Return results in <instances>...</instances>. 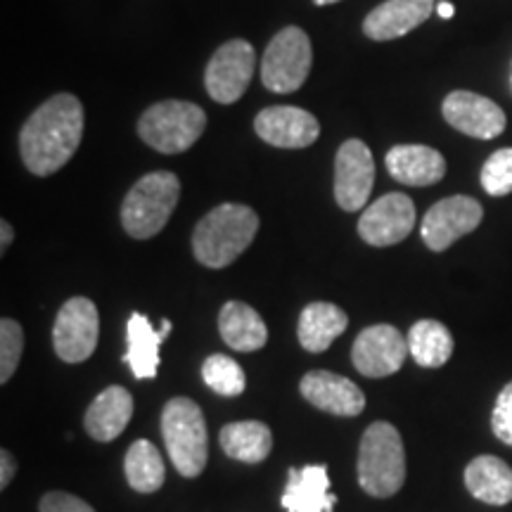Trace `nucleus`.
<instances>
[{"mask_svg": "<svg viewBox=\"0 0 512 512\" xmlns=\"http://www.w3.org/2000/svg\"><path fill=\"white\" fill-rule=\"evenodd\" d=\"M484 219V209L475 197L453 195L439 200L425 214L420 235L432 252H444L453 242L477 230Z\"/></svg>", "mask_w": 512, "mask_h": 512, "instance_id": "9d476101", "label": "nucleus"}, {"mask_svg": "<svg viewBox=\"0 0 512 512\" xmlns=\"http://www.w3.org/2000/svg\"><path fill=\"white\" fill-rule=\"evenodd\" d=\"M299 392L311 406L342 418H354L366 408V394L361 392V387L330 370L306 373L299 382Z\"/></svg>", "mask_w": 512, "mask_h": 512, "instance_id": "dca6fc26", "label": "nucleus"}, {"mask_svg": "<svg viewBox=\"0 0 512 512\" xmlns=\"http://www.w3.org/2000/svg\"><path fill=\"white\" fill-rule=\"evenodd\" d=\"M415 228V204L403 192H389L375 200L358 219V235L373 247H392Z\"/></svg>", "mask_w": 512, "mask_h": 512, "instance_id": "f8f14e48", "label": "nucleus"}, {"mask_svg": "<svg viewBox=\"0 0 512 512\" xmlns=\"http://www.w3.org/2000/svg\"><path fill=\"white\" fill-rule=\"evenodd\" d=\"M394 181L413 188H427L446 176V159L427 145H396L384 157Z\"/></svg>", "mask_w": 512, "mask_h": 512, "instance_id": "6ab92c4d", "label": "nucleus"}, {"mask_svg": "<svg viewBox=\"0 0 512 512\" xmlns=\"http://www.w3.org/2000/svg\"><path fill=\"white\" fill-rule=\"evenodd\" d=\"M434 0H384L363 19V34L373 41H396L430 19Z\"/></svg>", "mask_w": 512, "mask_h": 512, "instance_id": "f3484780", "label": "nucleus"}, {"mask_svg": "<svg viewBox=\"0 0 512 512\" xmlns=\"http://www.w3.org/2000/svg\"><path fill=\"white\" fill-rule=\"evenodd\" d=\"M202 380L211 392L219 396H240L247 387L245 370H242L240 363L223 354H214L204 361Z\"/></svg>", "mask_w": 512, "mask_h": 512, "instance_id": "cd10ccee", "label": "nucleus"}, {"mask_svg": "<svg viewBox=\"0 0 512 512\" xmlns=\"http://www.w3.org/2000/svg\"><path fill=\"white\" fill-rule=\"evenodd\" d=\"M406 482V451L389 422H373L358 448V484L375 498H392Z\"/></svg>", "mask_w": 512, "mask_h": 512, "instance_id": "7ed1b4c3", "label": "nucleus"}, {"mask_svg": "<svg viewBox=\"0 0 512 512\" xmlns=\"http://www.w3.org/2000/svg\"><path fill=\"white\" fill-rule=\"evenodd\" d=\"M313 50L304 29L285 27L268 43L261 60V83L271 93H294L304 86L311 74Z\"/></svg>", "mask_w": 512, "mask_h": 512, "instance_id": "0eeeda50", "label": "nucleus"}, {"mask_svg": "<svg viewBox=\"0 0 512 512\" xmlns=\"http://www.w3.org/2000/svg\"><path fill=\"white\" fill-rule=\"evenodd\" d=\"M259 233V216L247 204H219L197 223L192 233V254L207 268L233 264Z\"/></svg>", "mask_w": 512, "mask_h": 512, "instance_id": "f03ea898", "label": "nucleus"}, {"mask_svg": "<svg viewBox=\"0 0 512 512\" xmlns=\"http://www.w3.org/2000/svg\"><path fill=\"white\" fill-rule=\"evenodd\" d=\"M316 5H332V3H339V0H313Z\"/></svg>", "mask_w": 512, "mask_h": 512, "instance_id": "c9c22d12", "label": "nucleus"}, {"mask_svg": "<svg viewBox=\"0 0 512 512\" xmlns=\"http://www.w3.org/2000/svg\"><path fill=\"white\" fill-rule=\"evenodd\" d=\"M465 486L486 505L512 501V467L496 456H477L465 467Z\"/></svg>", "mask_w": 512, "mask_h": 512, "instance_id": "b1692460", "label": "nucleus"}, {"mask_svg": "<svg viewBox=\"0 0 512 512\" xmlns=\"http://www.w3.org/2000/svg\"><path fill=\"white\" fill-rule=\"evenodd\" d=\"M41 512H95L91 505L64 491H50L41 498Z\"/></svg>", "mask_w": 512, "mask_h": 512, "instance_id": "2f4dec72", "label": "nucleus"}, {"mask_svg": "<svg viewBox=\"0 0 512 512\" xmlns=\"http://www.w3.org/2000/svg\"><path fill=\"white\" fill-rule=\"evenodd\" d=\"M482 188L491 197H505L512 192V147H501L482 166Z\"/></svg>", "mask_w": 512, "mask_h": 512, "instance_id": "c85d7f7f", "label": "nucleus"}, {"mask_svg": "<svg viewBox=\"0 0 512 512\" xmlns=\"http://www.w3.org/2000/svg\"><path fill=\"white\" fill-rule=\"evenodd\" d=\"M254 131L264 143L283 150H302L318 140L320 124L311 112L302 107L278 105L266 107L256 114Z\"/></svg>", "mask_w": 512, "mask_h": 512, "instance_id": "2eb2a0df", "label": "nucleus"}, {"mask_svg": "<svg viewBox=\"0 0 512 512\" xmlns=\"http://www.w3.org/2000/svg\"><path fill=\"white\" fill-rule=\"evenodd\" d=\"M124 470L128 486L138 491V494H155V491L162 489L166 479L162 453L147 439L133 441L131 448L126 451Z\"/></svg>", "mask_w": 512, "mask_h": 512, "instance_id": "bb28decb", "label": "nucleus"}, {"mask_svg": "<svg viewBox=\"0 0 512 512\" xmlns=\"http://www.w3.org/2000/svg\"><path fill=\"white\" fill-rule=\"evenodd\" d=\"M12 238H15V233H12V226L8 221H0V252H5V249L10 247Z\"/></svg>", "mask_w": 512, "mask_h": 512, "instance_id": "72a5a7b5", "label": "nucleus"}, {"mask_svg": "<svg viewBox=\"0 0 512 512\" xmlns=\"http://www.w3.org/2000/svg\"><path fill=\"white\" fill-rule=\"evenodd\" d=\"M437 15H439L441 19H451L453 15H456V8H453L451 3H446V0H444V3L437 5Z\"/></svg>", "mask_w": 512, "mask_h": 512, "instance_id": "f704fd0d", "label": "nucleus"}, {"mask_svg": "<svg viewBox=\"0 0 512 512\" xmlns=\"http://www.w3.org/2000/svg\"><path fill=\"white\" fill-rule=\"evenodd\" d=\"M207 128V114L200 105L185 100H164L147 107L138 121V136L162 155L190 150Z\"/></svg>", "mask_w": 512, "mask_h": 512, "instance_id": "423d86ee", "label": "nucleus"}, {"mask_svg": "<svg viewBox=\"0 0 512 512\" xmlns=\"http://www.w3.org/2000/svg\"><path fill=\"white\" fill-rule=\"evenodd\" d=\"M287 512H332L337 498L330 494V475L325 465L292 467L280 498Z\"/></svg>", "mask_w": 512, "mask_h": 512, "instance_id": "a211bd4d", "label": "nucleus"}, {"mask_svg": "<svg viewBox=\"0 0 512 512\" xmlns=\"http://www.w3.org/2000/svg\"><path fill=\"white\" fill-rule=\"evenodd\" d=\"M17 472V463L10 451H0V489H8Z\"/></svg>", "mask_w": 512, "mask_h": 512, "instance_id": "473e14b6", "label": "nucleus"}, {"mask_svg": "<svg viewBox=\"0 0 512 512\" xmlns=\"http://www.w3.org/2000/svg\"><path fill=\"white\" fill-rule=\"evenodd\" d=\"M162 434L171 463L183 477H197L207 467L209 437L202 408L192 399L176 396L162 411Z\"/></svg>", "mask_w": 512, "mask_h": 512, "instance_id": "39448f33", "label": "nucleus"}, {"mask_svg": "<svg viewBox=\"0 0 512 512\" xmlns=\"http://www.w3.org/2000/svg\"><path fill=\"white\" fill-rule=\"evenodd\" d=\"M100 339V313L91 299L72 297L57 311L53 325L55 354L64 363H81L93 356Z\"/></svg>", "mask_w": 512, "mask_h": 512, "instance_id": "6e6552de", "label": "nucleus"}, {"mask_svg": "<svg viewBox=\"0 0 512 512\" xmlns=\"http://www.w3.org/2000/svg\"><path fill=\"white\" fill-rule=\"evenodd\" d=\"M178 197H181V181L171 171H152L128 190L121 204V223L131 238L147 240L162 233L174 214Z\"/></svg>", "mask_w": 512, "mask_h": 512, "instance_id": "20e7f679", "label": "nucleus"}, {"mask_svg": "<svg viewBox=\"0 0 512 512\" xmlns=\"http://www.w3.org/2000/svg\"><path fill=\"white\" fill-rule=\"evenodd\" d=\"M24 330L17 320H0V382H8L22 361Z\"/></svg>", "mask_w": 512, "mask_h": 512, "instance_id": "c756f323", "label": "nucleus"}, {"mask_svg": "<svg viewBox=\"0 0 512 512\" xmlns=\"http://www.w3.org/2000/svg\"><path fill=\"white\" fill-rule=\"evenodd\" d=\"M219 332L230 349L242 351V354L264 349L268 342L264 318L245 302L223 304L219 313Z\"/></svg>", "mask_w": 512, "mask_h": 512, "instance_id": "5701e85b", "label": "nucleus"}, {"mask_svg": "<svg viewBox=\"0 0 512 512\" xmlns=\"http://www.w3.org/2000/svg\"><path fill=\"white\" fill-rule=\"evenodd\" d=\"M83 138V105L72 93H57L43 102L19 133L22 162L34 176H53Z\"/></svg>", "mask_w": 512, "mask_h": 512, "instance_id": "f257e3e1", "label": "nucleus"}, {"mask_svg": "<svg viewBox=\"0 0 512 512\" xmlns=\"http://www.w3.org/2000/svg\"><path fill=\"white\" fill-rule=\"evenodd\" d=\"M256 53L252 43L245 38H233L211 55L204 69V86L211 100L221 105H233L238 102L252 83Z\"/></svg>", "mask_w": 512, "mask_h": 512, "instance_id": "1a4fd4ad", "label": "nucleus"}, {"mask_svg": "<svg viewBox=\"0 0 512 512\" xmlns=\"http://www.w3.org/2000/svg\"><path fill=\"white\" fill-rule=\"evenodd\" d=\"M441 112L456 131L479 140H494L508 126L505 112L494 100L470 91L448 93L444 105H441Z\"/></svg>", "mask_w": 512, "mask_h": 512, "instance_id": "4468645a", "label": "nucleus"}, {"mask_svg": "<svg viewBox=\"0 0 512 512\" xmlns=\"http://www.w3.org/2000/svg\"><path fill=\"white\" fill-rule=\"evenodd\" d=\"M349 316L339 309L337 304L330 302H313L304 306V311L299 313L297 323V335L299 344L311 354H323L325 349H330V344L347 330Z\"/></svg>", "mask_w": 512, "mask_h": 512, "instance_id": "4be33fe9", "label": "nucleus"}, {"mask_svg": "<svg viewBox=\"0 0 512 512\" xmlns=\"http://www.w3.org/2000/svg\"><path fill=\"white\" fill-rule=\"evenodd\" d=\"M171 332V320H162V328H152L145 313H131L126 325L128 349L124 361L136 380H152L159 368V349Z\"/></svg>", "mask_w": 512, "mask_h": 512, "instance_id": "aec40b11", "label": "nucleus"}, {"mask_svg": "<svg viewBox=\"0 0 512 512\" xmlns=\"http://www.w3.org/2000/svg\"><path fill=\"white\" fill-rule=\"evenodd\" d=\"M375 183V159L363 140L351 138L339 145L335 157V200L344 211L363 209Z\"/></svg>", "mask_w": 512, "mask_h": 512, "instance_id": "9b49d317", "label": "nucleus"}, {"mask_svg": "<svg viewBox=\"0 0 512 512\" xmlns=\"http://www.w3.org/2000/svg\"><path fill=\"white\" fill-rule=\"evenodd\" d=\"M221 448L226 456L240 463H264L271 456L273 448V434L268 425L259 420H245V422H230L219 434Z\"/></svg>", "mask_w": 512, "mask_h": 512, "instance_id": "393cba45", "label": "nucleus"}, {"mask_svg": "<svg viewBox=\"0 0 512 512\" xmlns=\"http://www.w3.org/2000/svg\"><path fill=\"white\" fill-rule=\"evenodd\" d=\"M408 354H411L408 339L394 325L380 323L370 325L356 337L354 349H351V361H354V368L361 375L389 377L399 373Z\"/></svg>", "mask_w": 512, "mask_h": 512, "instance_id": "ddd939ff", "label": "nucleus"}, {"mask_svg": "<svg viewBox=\"0 0 512 512\" xmlns=\"http://www.w3.org/2000/svg\"><path fill=\"white\" fill-rule=\"evenodd\" d=\"M491 430L503 444L512 446V382L505 384L498 394L494 413H491Z\"/></svg>", "mask_w": 512, "mask_h": 512, "instance_id": "7c9ffc66", "label": "nucleus"}, {"mask_svg": "<svg viewBox=\"0 0 512 512\" xmlns=\"http://www.w3.org/2000/svg\"><path fill=\"white\" fill-rule=\"evenodd\" d=\"M133 418V396L128 389L112 384L95 396L83 418V427L95 441H114Z\"/></svg>", "mask_w": 512, "mask_h": 512, "instance_id": "412c9836", "label": "nucleus"}, {"mask_svg": "<svg viewBox=\"0 0 512 512\" xmlns=\"http://www.w3.org/2000/svg\"><path fill=\"white\" fill-rule=\"evenodd\" d=\"M406 339L413 361L422 368H441L453 354V335L439 320H418Z\"/></svg>", "mask_w": 512, "mask_h": 512, "instance_id": "a878e982", "label": "nucleus"}]
</instances>
